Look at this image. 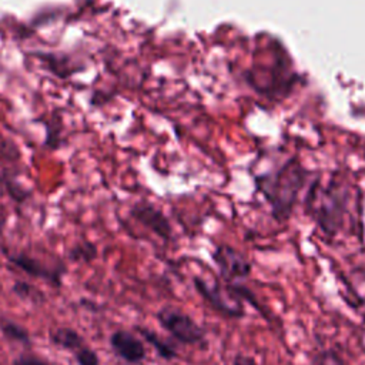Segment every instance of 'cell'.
Instances as JSON below:
<instances>
[{
  "mask_svg": "<svg viewBox=\"0 0 365 365\" xmlns=\"http://www.w3.org/2000/svg\"><path fill=\"white\" fill-rule=\"evenodd\" d=\"M305 178L302 165L292 160L287 161L272 174L257 177V187L269 202L275 220L284 221L291 215Z\"/></svg>",
  "mask_w": 365,
  "mask_h": 365,
  "instance_id": "6da1fadb",
  "label": "cell"
},
{
  "mask_svg": "<svg viewBox=\"0 0 365 365\" xmlns=\"http://www.w3.org/2000/svg\"><path fill=\"white\" fill-rule=\"evenodd\" d=\"M307 207L318 227L329 237L335 235L344 225V215L346 210V195L335 182L312 185L308 197Z\"/></svg>",
  "mask_w": 365,
  "mask_h": 365,
  "instance_id": "7a4b0ae2",
  "label": "cell"
},
{
  "mask_svg": "<svg viewBox=\"0 0 365 365\" xmlns=\"http://www.w3.org/2000/svg\"><path fill=\"white\" fill-rule=\"evenodd\" d=\"M157 321L173 338L184 345H200L205 342V331L190 315L174 307H163L157 314Z\"/></svg>",
  "mask_w": 365,
  "mask_h": 365,
  "instance_id": "3957f363",
  "label": "cell"
},
{
  "mask_svg": "<svg viewBox=\"0 0 365 365\" xmlns=\"http://www.w3.org/2000/svg\"><path fill=\"white\" fill-rule=\"evenodd\" d=\"M195 291L208 302V305L230 318H241L244 317V308L241 304V298L232 289L231 284L222 287L218 282H210L201 277H194L192 279Z\"/></svg>",
  "mask_w": 365,
  "mask_h": 365,
  "instance_id": "277c9868",
  "label": "cell"
},
{
  "mask_svg": "<svg viewBox=\"0 0 365 365\" xmlns=\"http://www.w3.org/2000/svg\"><path fill=\"white\" fill-rule=\"evenodd\" d=\"M6 257L11 265L21 269L27 275L43 279V281L48 282L51 287H56V288L61 287L63 275L66 272V267L63 264L47 265L43 261H40L38 258L31 257L26 252L6 254Z\"/></svg>",
  "mask_w": 365,
  "mask_h": 365,
  "instance_id": "5b68a950",
  "label": "cell"
},
{
  "mask_svg": "<svg viewBox=\"0 0 365 365\" xmlns=\"http://www.w3.org/2000/svg\"><path fill=\"white\" fill-rule=\"evenodd\" d=\"M211 258L217 265L222 278L228 282L242 279L251 274V269H252L251 262L247 259V257L241 251L230 245H225V244L218 245L212 251Z\"/></svg>",
  "mask_w": 365,
  "mask_h": 365,
  "instance_id": "8992f818",
  "label": "cell"
},
{
  "mask_svg": "<svg viewBox=\"0 0 365 365\" xmlns=\"http://www.w3.org/2000/svg\"><path fill=\"white\" fill-rule=\"evenodd\" d=\"M130 215L161 240L167 241L171 238L173 228L168 218L163 214L161 210H158L153 204L144 201L135 202L130 210Z\"/></svg>",
  "mask_w": 365,
  "mask_h": 365,
  "instance_id": "52a82bcc",
  "label": "cell"
},
{
  "mask_svg": "<svg viewBox=\"0 0 365 365\" xmlns=\"http://www.w3.org/2000/svg\"><path fill=\"white\" fill-rule=\"evenodd\" d=\"M110 346L113 352L127 364H141L145 359V346L134 334L125 329L114 331L110 335Z\"/></svg>",
  "mask_w": 365,
  "mask_h": 365,
  "instance_id": "ba28073f",
  "label": "cell"
},
{
  "mask_svg": "<svg viewBox=\"0 0 365 365\" xmlns=\"http://www.w3.org/2000/svg\"><path fill=\"white\" fill-rule=\"evenodd\" d=\"M48 338L54 346L70 351L71 354H74L83 345H86L84 338L76 329L68 328V327H58V328L50 331Z\"/></svg>",
  "mask_w": 365,
  "mask_h": 365,
  "instance_id": "9c48e42d",
  "label": "cell"
},
{
  "mask_svg": "<svg viewBox=\"0 0 365 365\" xmlns=\"http://www.w3.org/2000/svg\"><path fill=\"white\" fill-rule=\"evenodd\" d=\"M135 329L144 338V341L148 342L155 349V352L160 358H163L165 361H171V359L177 358V349L171 344L164 341L160 335H157L154 331H151L145 327H135Z\"/></svg>",
  "mask_w": 365,
  "mask_h": 365,
  "instance_id": "30bf717a",
  "label": "cell"
},
{
  "mask_svg": "<svg viewBox=\"0 0 365 365\" xmlns=\"http://www.w3.org/2000/svg\"><path fill=\"white\" fill-rule=\"evenodd\" d=\"M0 331L3 336L10 342H16L21 345H30L31 342L29 331L13 321H3L0 324Z\"/></svg>",
  "mask_w": 365,
  "mask_h": 365,
  "instance_id": "8fae6325",
  "label": "cell"
},
{
  "mask_svg": "<svg viewBox=\"0 0 365 365\" xmlns=\"http://www.w3.org/2000/svg\"><path fill=\"white\" fill-rule=\"evenodd\" d=\"M97 258V247L94 242L81 241L68 250V259L73 262H91Z\"/></svg>",
  "mask_w": 365,
  "mask_h": 365,
  "instance_id": "7c38bea8",
  "label": "cell"
},
{
  "mask_svg": "<svg viewBox=\"0 0 365 365\" xmlns=\"http://www.w3.org/2000/svg\"><path fill=\"white\" fill-rule=\"evenodd\" d=\"M11 291L19 298H21L24 301H29V302H31L34 305H38V304L44 302L43 292L37 287H34V285H31V284H29L26 281H19V279L14 281V284L11 287Z\"/></svg>",
  "mask_w": 365,
  "mask_h": 365,
  "instance_id": "4fadbf2b",
  "label": "cell"
},
{
  "mask_svg": "<svg viewBox=\"0 0 365 365\" xmlns=\"http://www.w3.org/2000/svg\"><path fill=\"white\" fill-rule=\"evenodd\" d=\"M73 356L77 365H100V358L97 352L87 345H83L78 351L73 354Z\"/></svg>",
  "mask_w": 365,
  "mask_h": 365,
  "instance_id": "5bb4252c",
  "label": "cell"
},
{
  "mask_svg": "<svg viewBox=\"0 0 365 365\" xmlns=\"http://www.w3.org/2000/svg\"><path fill=\"white\" fill-rule=\"evenodd\" d=\"M314 365H346V364L336 351L325 349L315 355Z\"/></svg>",
  "mask_w": 365,
  "mask_h": 365,
  "instance_id": "9a60e30c",
  "label": "cell"
},
{
  "mask_svg": "<svg viewBox=\"0 0 365 365\" xmlns=\"http://www.w3.org/2000/svg\"><path fill=\"white\" fill-rule=\"evenodd\" d=\"M3 187H4V190L7 191V194L14 200V201H17V202H23L27 197H29V191H26L19 182H16V181H13L11 178H4L3 180Z\"/></svg>",
  "mask_w": 365,
  "mask_h": 365,
  "instance_id": "2e32d148",
  "label": "cell"
},
{
  "mask_svg": "<svg viewBox=\"0 0 365 365\" xmlns=\"http://www.w3.org/2000/svg\"><path fill=\"white\" fill-rule=\"evenodd\" d=\"M11 365H48V364L44 362L43 359L37 358V356L21 355V356H19L17 359H14Z\"/></svg>",
  "mask_w": 365,
  "mask_h": 365,
  "instance_id": "e0dca14e",
  "label": "cell"
},
{
  "mask_svg": "<svg viewBox=\"0 0 365 365\" xmlns=\"http://www.w3.org/2000/svg\"><path fill=\"white\" fill-rule=\"evenodd\" d=\"M232 365H258V362L248 355L244 354H237L232 359Z\"/></svg>",
  "mask_w": 365,
  "mask_h": 365,
  "instance_id": "ac0fdd59",
  "label": "cell"
},
{
  "mask_svg": "<svg viewBox=\"0 0 365 365\" xmlns=\"http://www.w3.org/2000/svg\"><path fill=\"white\" fill-rule=\"evenodd\" d=\"M4 224H6V217H4V215H0V232H1L3 227H4Z\"/></svg>",
  "mask_w": 365,
  "mask_h": 365,
  "instance_id": "d6986e66",
  "label": "cell"
}]
</instances>
